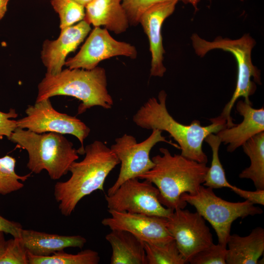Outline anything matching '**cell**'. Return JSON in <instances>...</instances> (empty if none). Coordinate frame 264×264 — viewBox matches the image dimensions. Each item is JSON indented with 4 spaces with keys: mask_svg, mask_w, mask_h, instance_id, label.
Instances as JSON below:
<instances>
[{
    "mask_svg": "<svg viewBox=\"0 0 264 264\" xmlns=\"http://www.w3.org/2000/svg\"><path fill=\"white\" fill-rule=\"evenodd\" d=\"M84 20L95 27L104 26L118 34L125 32L129 22L122 0H92L85 7Z\"/></svg>",
    "mask_w": 264,
    "mask_h": 264,
    "instance_id": "obj_17",
    "label": "cell"
},
{
    "mask_svg": "<svg viewBox=\"0 0 264 264\" xmlns=\"http://www.w3.org/2000/svg\"><path fill=\"white\" fill-rule=\"evenodd\" d=\"M112 249L111 264H147L144 242L131 233L113 230L105 236Z\"/></svg>",
    "mask_w": 264,
    "mask_h": 264,
    "instance_id": "obj_20",
    "label": "cell"
},
{
    "mask_svg": "<svg viewBox=\"0 0 264 264\" xmlns=\"http://www.w3.org/2000/svg\"><path fill=\"white\" fill-rule=\"evenodd\" d=\"M191 39L196 54L200 57L211 50L219 49L230 52L236 59L238 67L236 87L232 98L220 115L226 120V127H231L235 125L233 122L231 111L236 101L243 97L244 102L251 104L249 97L256 91L255 82L262 84L260 71L253 65L251 59V52L256 42L249 34L236 40L218 37L212 41H208L195 33Z\"/></svg>",
    "mask_w": 264,
    "mask_h": 264,
    "instance_id": "obj_6",
    "label": "cell"
},
{
    "mask_svg": "<svg viewBox=\"0 0 264 264\" xmlns=\"http://www.w3.org/2000/svg\"><path fill=\"white\" fill-rule=\"evenodd\" d=\"M90 25L83 20L76 25L61 30L57 39L44 41L41 58L46 73L56 75L63 70L67 55L74 51L84 41L90 31Z\"/></svg>",
    "mask_w": 264,
    "mask_h": 264,
    "instance_id": "obj_15",
    "label": "cell"
},
{
    "mask_svg": "<svg viewBox=\"0 0 264 264\" xmlns=\"http://www.w3.org/2000/svg\"><path fill=\"white\" fill-rule=\"evenodd\" d=\"M111 216L102 224L111 230L127 231L144 242L160 244L174 240L167 226V218L108 210Z\"/></svg>",
    "mask_w": 264,
    "mask_h": 264,
    "instance_id": "obj_13",
    "label": "cell"
},
{
    "mask_svg": "<svg viewBox=\"0 0 264 264\" xmlns=\"http://www.w3.org/2000/svg\"><path fill=\"white\" fill-rule=\"evenodd\" d=\"M28 264H98L100 260L98 253L86 249L77 254H69L64 250L47 256L34 255L27 252Z\"/></svg>",
    "mask_w": 264,
    "mask_h": 264,
    "instance_id": "obj_22",
    "label": "cell"
},
{
    "mask_svg": "<svg viewBox=\"0 0 264 264\" xmlns=\"http://www.w3.org/2000/svg\"><path fill=\"white\" fill-rule=\"evenodd\" d=\"M22 229L19 222L8 220L0 215V231L10 234L14 238H21Z\"/></svg>",
    "mask_w": 264,
    "mask_h": 264,
    "instance_id": "obj_32",
    "label": "cell"
},
{
    "mask_svg": "<svg viewBox=\"0 0 264 264\" xmlns=\"http://www.w3.org/2000/svg\"><path fill=\"white\" fill-rule=\"evenodd\" d=\"M9 0H0V20L4 17Z\"/></svg>",
    "mask_w": 264,
    "mask_h": 264,
    "instance_id": "obj_33",
    "label": "cell"
},
{
    "mask_svg": "<svg viewBox=\"0 0 264 264\" xmlns=\"http://www.w3.org/2000/svg\"><path fill=\"white\" fill-rule=\"evenodd\" d=\"M166 97L165 91L161 90L158 100L150 98L133 116V122L142 129L167 132L178 144L181 155L206 164L208 158L202 150L203 142L208 135L217 133L226 128V120L219 116L211 119V124L206 126H202L198 120H194L190 125L181 124L168 112Z\"/></svg>",
    "mask_w": 264,
    "mask_h": 264,
    "instance_id": "obj_1",
    "label": "cell"
},
{
    "mask_svg": "<svg viewBox=\"0 0 264 264\" xmlns=\"http://www.w3.org/2000/svg\"><path fill=\"white\" fill-rule=\"evenodd\" d=\"M226 247V264H259L264 251V229L257 227L244 237L230 234Z\"/></svg>",
    "mask_w": 264,
    "mask_h": 264,
    "instance_id": "obj_19",
    "label": "cell"
},
{
    "mask_svg": "<svg viewBox=\"0 0 264 264\" xmlns=\"http://www.w3.org/2000/svg\"><path fill=\"white\" fill-rule=\"evenodd\" d=\"M0 264H28L27 251L21 238L5 241L0 247Z\"/></svg>",
    "mask_w": 264,
    "mask_h": 264,
    "instance_id": "obj_28",
    "label": "cell"
},
{
    "mask_svg": "<svg viewBox=\"0 0 264 264\" xmlns=\"http://www.w3.org/2000/svg\"><path fill=\"white\" fill-rule=\"evenodd\" d=\"M38 89L36 102L56 95L78 99L81 101L78 108V114L94 106L110 109L113 105L107 89L106 70L101 67L90 70L68 68L56 75L46 73Z\"/></svg>",
    "mask_w": 264,
    "mask_h": 264,
    "instance_id": "obj_4",
    "label": "cell"
},
{
    "mask_svg": "<svg viewBox=\"0 0 264 264\" xmlns=\"http://www.w3.org/2000/svg\"><path fill=\"white\" fill-rule=\"evenodd\" d=\"M16 159L6 155L0 157V195L4 196L23 188L24 182L31 175L19 176L15 172Z\"/></svg>",
    "mask_w": 264,
    "mask_h": 264,
    "instance_id": "obj_25",
    "label": "cell"
},
{
    "mask_svg": "<svg viewBox=\"0 0 264 264\" xmlns=\"http://www.w3.org/2000/svg\"><path fill=\"white\" fill-rule=\"evenodd\" d=\"M180 198L193 206L210 223L216 233L218 243L226 247L234 221L263 212L262 209L247 200L233 202L222 199L214 193L213 189L202 185L196 193H184Z\"/></svg>",
    "mask_w": 264,
    "mask_h": 264,
    "instance_id": "obj_7",
    "label": "cell"
},
{
    "mask_svg": "<svg viewBox=\"0 0 264 264\" xmlns=\"http://www.w3.org/2000/svg\"><path fill=\"white\" fill-rule=\"evenodd\" d=\"M162 132L157 129L152 130L151 135L140 143H138L133 136L128 134L115 139L110 148L119 159L121 167L118 176L108 189L107 195L112 194L126 180L138 178L154 166L150 153L157 143L165 142L179 149L178 145L166 140Z\"/></svg>",
    "mask_w": 264,
    "mask_h": 264,
    "instance_id": "obj_8",
    "label": "cell"
},
{
    "mask_svg": "<svg viewBox=\"0 0 264 264\" xmlns=\"http://www.w3.org/2000/svg\"><path fill=\"white\" fill-rule=\"evenodd\" d=\"M85 154L82 160L75 161L69 166L70 178L54 186V195L59 203V209L66 217L72 214L84 197L98 190L103 191L106 177L120 163L110 148L99 140L87 145Z\"/></svg>",
    "mask_w": 264,
    "mask_h": 264,
    "instance_id": "obj_2",
    "label": "cell"
},
{
    "mask_svg": "<svg viewBox=\"0 0 264 264\" xmlns=\"http://www.w3.org/2000/svg\"><path fill=\"white\" fill-rule=\"evenodd\" d=\"M137 52L131 44L114 39L106 28L95 27L79 51L66 61L69 69L90 70L103 60L117 56L135 59Z\"/></svg>",
    "mask_w": 264,
    "mask_h": 264,
    "instance_id": "obj_12",
    "label": "cell"
},
{
    "mask_svg": "<svg viewBox=\"0 0 264 264\" xmlns=\"http://www.w3.org/2000/svg\"><path fill=\"white\" fill-rule=\"evenodd\" d=\"M18 115L14 109H10L7 112L0 111V140L4 136L9 139L17 128V120L12 118L17 117Z\"/></svg>",
    "mask_w": 264,
    "mask_h": 264,
    "instance_id": "obj_30",
    "label": "cell"
},
{
    "mask_svg": "<svg viewBox=\"0 0 264 264\" xmlns=\"http://www.w3.org/2000/svg\"><path fill=\"white\" fill-rule=\"evenodd\" d=\"M8 139L27 151V167L31 173L39 174L45 170L53 180L66 175L71 163L79 158L73 143L61 133H37L17 128Z\"/></svg>",
    "mask_w": 264,
    "mask_h": 264,
    "instance_id": "obj_5",
    "label": "cell"
},
{
    "mask_svg": "<svg viewBox=\"0 0 264 264\" xmlns=\"http://www.w3.org/2000/svg\"><path fill=\"white\" fill-rule=\"evenodd\" d=\"M147 264H185L187 263L174 240L156 244L144 242Z\"/></svg>",
    "mask_w": 264,
    "mask_h": 264,
    "instance_id": "obj_24",
    "label": "cell"
},
{
    "mask_svg": "<svg viewBox=\"0 0 264 264\" xmlns=\"http://www.w3.org/2000/svg\"><path fill=\"white\" fill-rule=\"evenodd\" d=\"M231 189L240 197L253 204L264 205V189H256L254 191H250L242 189L235 186H233Z\"/></svg>",
    "mask_w": 264,
    "mask_h": 264,
    "instance_id": "obj_31",
    "label": "cell"
},
{
    "mask_svg": "<svg viewBox=\"0 0 264 264\" xmlns=\"http://www.w3.org/2000/svg\"><path fill=\"white\" fill-rule=\"evenodd\" d=\"M166 226L187 263L195 254L213 243L205 220L197 211L176 209L167 218Z\"/></svg>",
    "mask_w": 264,
    "mask_h": 264,
    "instance_id": "obj_11",
    "label": "cell"
},
{
    "mask_svg": "<svg viewBox=\"0 0 264 264\" xmlns=\"http://www.w3.org/2000/svg\"><path fill=\"white\" fill-rule=\"evenodd\" d=\"M159 151L162 155L152 158L154 166L138 178L148 180L156 186L159 191V200L164 206L174 210L184 209L187 203L181 199V196L198 191L209 167L181 154L172 155L166 148H161Z\"/></svg>",
    "mask_w": 264,
    "mask_h": 264,
    "instance_id": "obj_3",
    "label": "cell"
},
{
    "mask_svg": "<svg viewBox=\"0 0 264 264\" xmlns=\"http://www.w3.org/2000/svg\"><path fill=\"white\" fill-rule=\"evenodd\" d=\"M178 0H170L155 3L141 15L139 20L147 35L151 53L150 74L163 76L166 68L163 65L165 50L162 44L161 27L165 20L174 12Z\"/></svg>",
    "mask_w": 264,
    "mask_h": 264,
    "instance_id": "obj_14",
    "label": "cell"
},
{
    "mask_svg": "<svg viewBox=\"0 0 264 264\" xmlns=\"http://www.w3.org/2000/svg\"><path fill=\"white\" fill-rule=\"evenodd\" d=\"M26 116L17 120V128L27 129L37 133L56 132L69 134L79 140L80 154H85L84 142L90 130L76 116L60 112L53 107L50 98L29 105L25 110Z\"/></svg>",
    "mask_w": 264,
    "mask_h": 264,
    "instance_id": "obj_9",
    "label": "cell"
},
{
    "mask_svg": "<svg viewBox=\"0 0 264 264\" xmlns=\"http://www.w3.org/2000/svg\"><path fill=\"white\" fill-rule=\"evenodd\" d=\"M236 110L243 117L242 121L231 127H226L216 134L221 142L228 144L227 151L232 153L256 134L264 131V109H254L252 103L240 100Z\"/></svg>",
    "mask_w": 264,
    "mask_h": 264,
    "instance_id": "obj_16",
    "label": "cell"
},
{
    "mask_svg": "<svg viewBox=\"0 0 264 264\" xmlns=\"http://www.w3.org/2000/svg\"><path fill=\"white\" fill-rule=\"evenodd\" d=\"M60 18L61 30L84 20L85 7L74 0H50Z\"/></svg>",
    "mask_w": 264,
    "mask_h": 264,
    "instance_id": "obj_26",
    "label": "cell"
},
{
    "mask_svg": "<svg viewBox=\"0 0 264 264\" xmlns=\"http://www.w3.org/2000/svg\"><path fill=\"white\" fill-rule=\"evenodd\" d=\"M167 0H122V5L126 13L129 23L136 25L139 24L140 16L146 9L155 3ZM178 0L185 4L192 5L196 11L198 10V4L201 0Z\"/></svg>",
    "mask_w": 264,
    "mask_h": 264,
    "instance_id": "obj_27",
    "label": "cell"
},
{
    "mask_svg": "<svg viewBox=\"0 0 264 264\" xmlns=\"http://www.w3.org/2000/svg\"><path fill=\"white\" fill-rule=\"evenodd\" d=\"M227 247L212 243L195 254L189 260L191 264H226Z\"/></svg>",
    "mask_w": 264,
    "mask_h": 264,
    "instance_id": "obj_29",
    "label": "cell"
},
{
    "mask_svg": "<svg viewBox=\"0 0 264 264\" xmlns=\"http://www.w3.org/2000/svg\"><path fill=\"white\" fill-rule=\"evenodd\" d=\"M128 179L111 195L105 196L108 210L168 218L174 210L161 204L159 191L150 181Z\"/></svg>",
    "mask_w": 264,
    "mask_h": 264,
    "instance_id": "obj_10",
    "label": "cell"
},
{
    "mask_svg": "<svg viewBox=\"0 0 264 264\" xmlns=\"http://www.w3.org/2000/svg\"><path fill=\"white\" fill-rule=\"evenodd\" d=\"M242 146L250 165L242 171L239 177L251 180L256 189H264V132L253 136Z\"/></svg>",
    "mask_w": 264,
    "mask_h": 264,
    "instance_id": "obj_21",
    "label": "cell"
},
{
    "mask_svg": "<svg viewBox=\"0 0 264 264\" xmlns=\"http://www.w3.org/2000/svg\"><path fill=\"white\" fill-rule=\"evenodd\" d=\"M4 233L3 232L0 231V247L4 244L5 241Z\"/></svg>",
    "mask_w": 264,
    "mask_h": 264,
    "instance_id": "obj_35",
    "label": "cell"
},
{
    "mask_svg": "<svg viewBox=\"0 0 264 264\" xmlns=\"http://www.w3.org/2000/svg\"><path fill=\"white\" fill-rule=\"evenodd\" d=\"M79 4L86 6L88 3H89L92 0H74Z\"/></svg>",
    "mask_w": 264,
    "mask_h": 264,
    "instance_id": "obj_34",
    "label": "cell"
},
{
    "mask_svg": "<svg viewBox=\"0 0 264 264\" xmlns=\"http://www.w3.org/2000/svg\"><path fill=\"white\" fill-rule=\"evenodd\" d=\"M211 147L212 159L210 167L206 173L203 186L212 189L223 187L231 189L233 185L227 181L224 170L220 160L219 151L221 143L220 137L214 133L208 135L204 139Z\"/></svg>",
    "mask_w": 264,
    "mask_h": 264,
    "instance_id": "obj_23",
    "label": "cell"
},
{
    "mask_svg": "<svg viewBox=\"0 0 264 264\" xmlns=\"http://www.w3.org/2000/svg\"><path fill=\"white\" fill-rule=\"evenodd\" d=\"M21 239L28 252L39 256H49L67 247L81 249L87 242L80 235H60L23 229Z\"/></svg>",
    "mask_w": 264,
    "mask_h": 264,
    "instance_id": "obj_18",
    "label": "cell"
}]
</instances>
